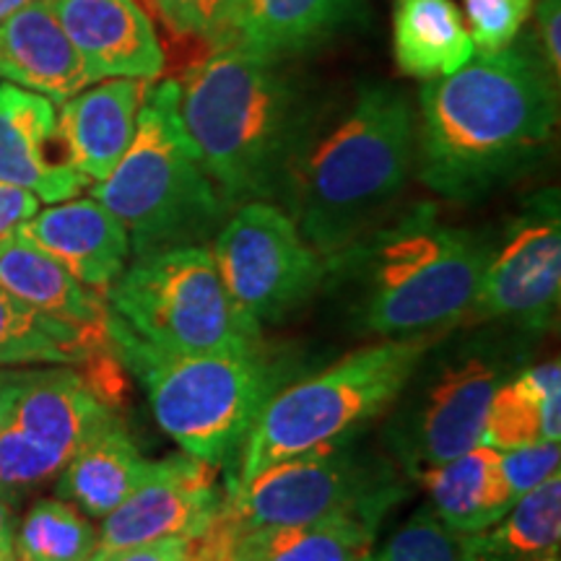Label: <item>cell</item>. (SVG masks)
<instances>
[{"mask_svg":"<svg viewBox=\"0 0 561 561\" xmlns=\"http://www.w3.org/2000/svg\"><path fill=\"white\" fill-rule=\"evenodd\" d=\"M538 53L559 81L561 73V0H538Z\"/></svg>","mask_w":561,"mask_h":561,"instance_id":"36","label":"cell"},{"mask_svg":"<svg viewBox=\"0 0 561 561\" xmlns=\"http://www.w3.org/2000/svg\"><path fill=\"white\" fill-rule=\"evenodd\" d=\"M476 55L500 53L520 37L533 0H462Z\"/></svg>","mask_w":561,"mask_h":561,"instance_id":"33","label":"cell"},{"mask_svg":"<svg viewBox=\"0 0 561 561\" xmlns=\"http://www.w3.org/2000/svg\"><path fill=\"white\" fill-rule=\"evenodd\" d=\"M110 331H89L34 310L0 286V367L55 364L83 367L104 354Z\"/></svg>","mask_w":561,"mask_h":561,"instance_id":"25","label":"cell"},{"mask_svg":"<svg viewBox=\"0 0 561 561\" xmlns=\"http://www.w3.org/2000/svg\"><path fill=\"white\" fill-rule=\"evenodd\" d=\"M541 561H559L557 557H546V559H541Z\"/></svg>","mask_w":561,"mask_h":561,"instance_id":"42","label":"cell"},{"mask_svg":"<svg viewBox=\"0 0 561 561\" xmlns=\"http://www.w3.org/2000/svg\"><path fill=\"white\" fill-rule=\"evenodd\" d=\"M91 193L123 221L136 255L208 244L231 214L182 128L174 79L149 81L128 151Z\"/></svg>","mask_w":561,"mask_h":561,"instance_id":"4","label":"cell"},{"mask_svg":"<svg viewBox=\"0 0 561 561\" xmlns=\"http://www.w3.org/2000/svg\"><path fill=\"white\" fill-rule=\"evenodd\" d=\"M174 37L198 39L214 50L229 37L242 0H146Z\"/></svg>","mask_w":561,"mask_h":561,"instance_id":"32","label":"cell"},{"mask_svg":"<svg viewBox=\"0 0 561 561\" xmlns=\"http://www.w3.org/2000/svg\"><path fill=\"white\" fill-rule=\"evenodd\" d=\"M187 543L191 541L185 538H159V541L115 551L96 561H187Z\"/></svg>","mask_w":561,"mask_h":561,"instance_id":"37","label":"cell"},{"mask_svg":"<svg viewBox=\"0 0 561 561\" xmlns=\"http://www.w3.org/2000/svg\"><path fill=\"white\" fill-rule=\"evenodd\" d=\"M0 286L13 297L89 331H110V310L102 294L87 289L66 265L26 240L24 234L0 248Z\"/></svg>","mask_w":561,"mask_h":561,"instance_id":"22","label":"cell"},{"mask_svg":"<svg viewBox=\"0 0 561 561\" xmlns=\"http://www.w3.org/2000/svg\"><path fill=\"white\" fill-rule=\"evenodd\" d=\"M79 50L91 81H157L167 58L157 26L138 0H47Z\"/></svg>","mask_w":561,"mask_h":561,"instance_id":"15","label":"cell"},{"mask_svg":"<svg viewBox=\"0 0 561 561\" xmlns=\"http://www.w3.org/2000/svg\"><path fill=\"white\" fill-rule=\"evenodd\" d=\"M426 351L430 339L369 343L314 377L273 392L244 437L229 486H240L278 460L348 439L401 398Z\"/></svg>","mask_w":561,"mask_h":561,"instance_id":"6","label":"cell"},{"mask_svg":"<svg viewBox=\"0 0 561 561\" xmlns=\"http://www.w3.org/2000/svg\"><path fill=\"white\" fill-rule=\"evenodd\" d=\"M403 494L401 481L385 462L339 442L273 462L240 486H229L219 512L234 533L335 517L380 528L385 512Z\"/></svg>","mask_w":561,"mask_h":561,"instance_id":"9","label":"cell"},{"mask_svg":"<svg viewBox=\"0 0 561 561\" xmlns=\"http://www.w3.org/2000/svg\"><path fill=\"white\" fill-rule=\"evenodd\" d=\"M416 170V110L401 89L362 81L314 104L278 201L320 257L335 263L380 227Z\"/></svg>","mask_w":561,"mask_h":561,"instance_id":"1","label":"cell"},{"mask_svg":"<svg viewBox=\"0 0 561 561\" xmlns=\"http://www.w3.org/2000/svg\"><path fill=\"white\" fill-rule=\"evenodd\" d=\"M221 500L216 462L187 453L151 462L146 479L102 517V530L96 533L89 561L159 538L195 541L219 515Z\"/></svg>","mask_w":561,"mask_h":561,"instance_id":"12","label":"cell"},{"mask_svg":"<svg viewBox=\"0 0 561 561\" xmlns=\"http://www.w3.org/2000/svg\"><path fill=\"white\" fill-rule=\"evenodd\" d=\"M0 79L60 104L94 83L47 0L0 21Z\"/></svg>","mask_w":561,"mask_h":561,"instance_id":"17","label":"cell"},{"mask_svg":"<svg viewBox=\"0 0 561 561\" xmlns=\"http://www.w3.org/2000/svg\"><path fill=\"white\" fill-rule=\"evenodd\" d=\"M0 182L45 203L70 201L91 185L70 161L53 102L13 83L0 87Z\"/></svg>","mask_w":561,"mask_h":561,"instance_id":"14","label":"cell"},{"mask_svg":"<svg viewBox=\"0 0 561 561\" xmlns=\"http://www.w3.org/2000/svg\"><path fill=\"white\" fill-rule=\"evenodd\" d=\"M146 460L121 419H112L83 442L58 473V496L89 517H107L149 473Z\"/></svg>","mask_w":561,"mask_h":561,"instance_id":"23","label":"cell"},{"mask_svg":"<svg viewBox=\"0 0 561 561\" xmlns=\"http://www.w3.org/2000/svg\"><path fill=\"white\" fill-rule=\"evenodd\" d=\"M68 458L53 447L42 445L9 421L0 432V500L16 502L26 491L58 479Z\"/></svg>","mask_w":561,"mask_h":561,"instance_id":"30","label":"cell"},{"mask_svg":"<svg viewBox=\"0 0 561 561\" xmlns=\"http://www.w3.org/2000/svg\"><path fill=\"white\" fill-rule=\"evenodd\" d=\"M96 530L73 504L39 500L13 538L19 561H89Z\"/></svg>","mask_w":561,"mask_h":561,"instance_id":"28","label":"cell"},{"mask_svg":"<svg viewBox=\"0 0 561 561\" xmlns=\"http://www.w3.org/2000/svg\"><path fill=\"white\" fill-rule=\"evenodd\" d=\"M377 525L335 517L284 528H257L234 533V561H367Z\"/></svg>","mask_w":561,"mask_h":561,"instance_id":"27","label":"cell"},{"mask_svg":"<svg viewBox=\"0 0 561 561\" xmlns=\"http://www.w3.org/2000/svg\"><path fill=\"white\" fill-rule=\"evenodd\" d=\"M112 314L164 354H252L261 328L240 312L208 244L136 255L107 291Z\"/></svg>","mask_w":561,"mask_h":561,"instance_id":"8","label":"cell"},{"mask_svg":"<svg viewBox=\"0 0 561 561\" xmlns=\"http://www.w3.org/2000/svg\"><path fill=\"white\" fill-rule=\"evenodd\" d=\"M561 294V227L557 193L530 203L510 224L507 240L491 248L471 314L546 331Z\"/></svg>","mask_w":561,"mask_h":561,"instance_id":"11","label":"cell"},{"mask_svg":"<svg viewBox=\"0 0 561 561\" xmlns=\"http://www.w3.org/2000/svg\"><path fill=\"white\" fill-rule=\"evenodd\" d=\"M30 371L24 369H0V432L9 426L13 416V405H16V398L21 388H24Z\"/></svg>","mask_w":561,"mask_h":561,"instance_id":"38","label":"cell"},{"mask_svg":"<svg viewBox=\"0 0 561 561\" xmlns=\"http://www.w3.org/2000/svg\"><path fill=\"white\" fill-rule=\"evenodd\" d=\"M502 471L517 502L538 483L559 473V442L541 439L536 445L520 447V450L502 453Z\"/></svg>","mask_w":561,"mask_h":561,"instance_id":"34","label":"cell"},{"mask_svg":"<svg viewBox=\"0 0 561 561\" xmlns=\"http://www.w3.org/2000/svg\"><path fill=\"white\" fill-rule=\"evenodd\" d=\"M557 121L559 81L538 47L479 55L421 89L419 178L447 201L483 198L549 149Z\"/></svg>","mask_w":561,"mask_h":561,"instance_id":"2","label":"cell"},{"mask_svg":"<svg viewBox=\"0 0 561 561\" xmlns=\"http://www.w3.org/2000/svg\"><path fill=\"white\" fill-rule=\"evenodd\" d=\"M0 561H19L13 541H3V538H0Z\"/></svg>","mask_w":561,"mask_h":561,"instance_id":"41","label":"cell"},{"mask_svg":"<svg viewBox=\"0 0 561 561\" xmlns=\"http://www.w3.org/2000/svg\"><path fill=\"white\" fill-rule=\"evenodd\" d=\"M37 3V0H0V21H5L9 16H13V13L26 9V5Z\"/></svg>","mask_w":561,"mask_h":561,"instance_id":"40","label":"cell"},{"mask_svg":"<svg viewBox=\"0 0 561 561\" xmlns=\"http://www.w3.org/2000/svg\"><path fill=\"white\" fill-rule=\"evenodd\" d=\"M364 244L362 322L382 339H430L471 314L491 242L416 206Z\"/></svg>","mask_w":561,"mask_h":561,"instance_id":"5","label":"cell"},{"mask_svg":"<svg viewBox=\"0 0 561 561\" xmlns=\"http://www.w3.org/2000/svg\"><path fill=\"white\" fill-rule=\"evenodd\" d=\"M229 297L252 325L261 328L299 310L320 289L328 261L273 201L237 206L208 242Z\"/></svg>","mask_w":561,"mask_h":561,"instance_id":"10","label":"cell"},{"mask_svg":"<svg viewBox=\"0 0 561 561\" xmlns=\"http://www.w3.org/2000/svg\"><path fill=\"white\" fill-rule=\"evenodd\" d=\"M21 234L102 297H107L130 263V240L123 221L94 198H70L37 210L21 227Z\"/></svg>","mask_w":561,"mask_h":561,"instance_id":"16","label":"cell"},{"mask_svg":"<svg viewBox=\"0 0 561 561\" xmlns=\"http://www.w3.org/2000/svg\"><path fill=\"white\" fill-rule=\"evenodd\" d=\"M0 538L13 541L16 538V515H13V504L0 500Z\"/></svg>","mask_w":561,"mask_h":561,"instance_id":"39","label":"cell"},{"mask_svg":"<svg viewBox=\"0 0 561 561\" xmlns=\"http://www.w3.org/2000/svg\"><path fill=\"white\" fill-rule=\"evenodd\" d=\"M174 81L182 128L227 206L278 201L314 110L284 60L214 47Z\"/></svg>","mask_w":561,"mask_h":561,"instance_id":"3","label":"cell"},{"mask_svg":"<svg viewBox=\"0 0 561 561\" xmlns=\"http://www.w3.org/2000/svg\"><path fill=\"white\" fill-rule=\"evenodd\" d=\"M430 494L434 515L458 536H471L500 523L515 496L502 471V453L476 445L458 458L416 471Z\"/></svg>","mask_w":561,"mask_h":561,"instance_id":"21","label":"cell"},{"mask_svg":"<svg viewBox=\"0 0 561 561\" xmlns=\"http://www.w3.org/2000/svg\"><path fill=\"white\" fill-rule=\"evenodd\" d=\"M392 55L403 76L434 81L468 66L476 47L453 0H396Z\"/></svg>","mask_w":561,"mask_h":561,"instance_id":"24","label":"cell"},{"mask_svg":"<svg viewBox=\"0 0 561 561\" xmlns=\"http://www.w3.org/2000/svg\"><path fill=\"white\" fill-rule=\"evenodd\" d=\"M460 538L432 507H421L380 551H369L367 561H460Z\"/></svg>","mask_w":561,"mask_h":561,"instance_id":"31","label":"cell"},{"mask_svg":"<svg viewBox=\"0 0 561 561\" xmlns=\"http://www.w3.org/2000/svg\"><path fill=\"white\" fill-rule=\"evenodd\" d=\"M149 81L104 79L62 102L58 128L70 161L89 182H102L125 157Z\"/></svg>","mask_w":561,"mask_h":561,"instance_id":"18","label":"cell"},{"mask_svg":"<svg viewBox=\"0 0 561 561\" xmlns=\"http://www.w3.org/2000/svg\"><path fill=\"white\" fill-rule=\"evenodd\" d=\"M362 19V0H242L221 47L286 60L325 45Z\"/></svg>","mask_w":561,"mask_h":561,"instance_id":"20","label":"cell"},{"mask_svg":"<svg viewBox=\"0 0 561 561\" xmlns=\"http://www.w3.org/2000/svg\"><path fill=\"white\" fill-rule=\"evenodd\" d=\"M112 419L115 405L102 401L81 371L55 367L30 371L11 424L70 460Z\"/></svg>","mask_w":561,"mask_h":561,"instance_id":"19","label":"cell"},{"mask_svg":"<svg viewBox=\"0 0 561 561\" xmlns=\"http://www.w3.org/2000/svg\"><path fill=\"white\" fill-rule=\"evenodd\" d=\"M37 210V195L24 191V187L0 182V248H5Z\"/></svg>","mask_w":561,"mask_h":561,"instance_id":"35","label":"cell"},{"mask_svg":"<svg viewBox=\"0 0 561 561\" xmlns=\"http://www.w3.org/2000/svg\"><path fill=\"white\" fill-rule=\"evenodd\" d=\"M110 341L140 377L157 424L193 458L227 460L276 392V375L261 351L164 354L138 341L112 312Z\"/></svg>","mask_w":561,"mask_h":561,"instance_id":"7","label":"cell"},{"mask_svg":"<svg viewBox=\"0 0 561 561\" xmlns=\"http://www.w3.org/2000/svg\"><path fill=\"white\" fill-rule=\"evenodd\" d=\"M504 371L491 356L468 354L439 367L398 426L396 447L413 471L481 445L489 403Z\"/></svg>","mask_w":561,"mask_h":561,"instance_id":"13","label":"cell"},{"mask_svg":"<svg viewBox=\"0 0 561 561\" xmlns=\"http://www.w3.org/2000/svg\"><path fill=\"white\" fill-rule=\"evenodd\" d=\"M546 403L523 377L502 380L489 403L481 445L494 450H520L543 439Z\"/></svg>","mask_w":561,"mask_h":561,"instance_id":"29","label":"cell"},{"mask_svg":"<svg viewBox=\"0 0 561 561\" xmlns=\"http://www.w3.org/2000/svg\"><path fill=\"white\" fill-rule=\"evenodd\" d=\"M561 536V479L538 483L500 523L460 538V561H536L553 557Z\"/></svg>","mask_w":561,"mask_h":561,"instance_id":"26","label":"cell"}]
</instances>
